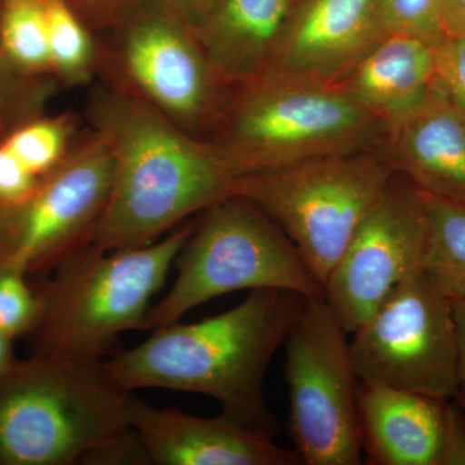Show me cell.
Returning <instances> with one entry per match:
<instances>
[{"mask_svg": "<svg viewBox=\"0 0 465 465\" xmlns=\"http://www.w3.org/2000/svg\"><path fill=\"white\" fill-rule=\"evenodd\" d=\"M87 115L113 158L112 189L88 242L145 246L234 194L238 174L213 143L177 127L114 79L97 85Z\"/></svg>", "mask_w": 465, "mask_h": 465, "instance_id": "1", "label": "cell"}, {"mask_svg": "<svg viewBox=\"0 0 465 465\" xmlns=\"http://www.w3.org/2000/svg\"><path fill=\"white\" fill-rule=\"evenodd\" d=\"M302 299L291 291L253 290L224 313L157 327L104 365L130 393L163 388L204 394L220 403L222 414L273 439L278 423L265 401V375Z\"/></svg>", "mask_w": 465, "mask_h": 465, "instance_id": "2", "label": "cell"}, {"mask_svg": "<svg viewBox=\"0 0 465 465\" xmlns=\"http://www.w3.org/2000/svg\"><path fill=\"white\" fill-rule=\"evenodd\" d=\"M103 361L38 356L0 375V464L69 465L133 428Z\"/></svg>", "mask_w": 465, "mask_h": 465, "instance_id": "3", "label": "cell"}, {"mask_svg": "<svg viewBox=\"0 0 465 465\" xmlns=\"http://www.w3.org/2000/svg\"><path fill=\"white\" fill-rule=\"evenodd\" d=\"M210 140L238 174L385 149L388 127L336 85L259 75L222 106Z\"/></svg>", "mask_w": 465, "mask_h": 465, "instance_id": "4", "label": "cell"}, {"mask_svg": "<svg viewBox=\"0 0 465 465\" xmlns=\"http://www.w3.org/2000/svg\"><path fill=\"white\" fill-rule=\"evenodd\" d=\"M194 226L179 225L145 246L106 251L85 242L67 253L38 295L39 354L103 361L122 332L145 330L153 296Z\"/></svg>", "mask_w": 465, "mask_h": 465, "instance_id": "5", "label": "cell"}, {"mask_svg": "<svg viewBox=\"0 0 465 465\" xmlns=\"http://www.w3.org/2000/svg\"><path fill=\"white\" fill-rule=\"evenodd\" d=\"M176 259L177 278L152 305L145 330L166 326L203 302L240 290H284L323 296L299 250L249 198L232 194L203 211Z\"/></svg>", "mask_w": 465, "mask_h": 465, "instance_id": "6", "label": "cell"}, {"mask_svg": "<svg viewBox=\"0 0 465 465\" xmlns=\"http://www.w3.org/2000/svg\"><path fill=\"white\" fill-rule=\"evenodd\" d=\"M396 173L384 149L362 150L242 174L234 194L258 204L283 229L324 287Z\"/></svg>", "mask_w": 465, "mask_h": 465, "instance_id": "7", "label": "cell"}, {"mask_svg": "<svg viewBox=\"0 0 465 465\" xmlns=\"http://www.w3.org/2000/svg\"><path fill=\"white\" fill-rule=\"evenodd\" d=\"M348 335L323 296L304 298L283 342L289 432L302 464L362 463Z\"/></svg>", "mask_w": 465, "mask_h": 465, "instance_id": "8", "label": "cell"}, {"mask_svg": "<svg viewBox=\"0 0 465 465\" xmlns=\"http://www.w3.org/2000/svg\"><path fill=\"white\" fill-rule=\"evenodd\" d=\"M358 381L454 400L459 391L454 302L423 271L410 275L351 333Z\"/></svg>", "mask_w": 465, "mask_h": 465, "instance_id": "9", "label": "cell"}, {"mask_svg": "<svg viewBox=\"0 0 465 465\" xmlns=\"http://www.w3.org/2000/svg\"><path fill=\"white\" fill-rule=\"evenodd\" d=\"M115 29L119 82L194 136L215 122L223 87L192 18L174 0H148Z\"/></svg>", "mask_w": 465, "mask_h": 465, "instance_id": "10", "label": "cell"}, {"mask_svg": "<svg viewBox=\"0 0 465 465\" xmlns=\"http://www.w3.org/2000/svg\"><path fill=\"white\" fill-rule=\"evenodd\" d=\"M430 228L424 193L396 173L323 287L324 300L349 335L401 282L423 271Z\"/></svg>", "mask_w": 465, "mask_h": 465, "instance_id": "11", "label": "cell"}, {"mask_svg": "<svg viewBox=\"0 0 465 465\" xmlns=\"http://www.w3.org/2000/svg\"><path fill=\"white\" fill-rule=\"evenodd\" d=\"M113 158L108 143L92 134L39 177L33 194L12 206L0 235V262L34 271L58 262L88 242L108 202Z\"/></svg>", "mask_w": 465, "mask_h": 465, "instance_id": "12", "label": "cell"}, {"mask_svg": "<svg viewBox=\"0 0 465 465\" xmlns=\"http://www.w3.org/2000/svg\"><path fill=\"white\" fill-rule=\"evenodd\" d=\"M384 34L379 0H295L259 75L336 85Z\"/></svg>", "mask_w": 465, "mask_h": 465, "instance_id": "13", "label": "cell"}, {"mask_svg": "<svg viewBox=\"0 0 465 465\" xmlns=\"http://www.w3.org/2000/svg\"><path fill=\"white\" fill-rule=\"evenodd\" d=\"M128 414L150 464H302L295 450L281 448L271 437L251 430L224 414L202 418L177 409H158L134 397H130Z\"/></svg>", "mask_w": 465, "mask_h": 465, "instance_id": "14", "label": "cell"}, {"mask_svg": "<svg viewBox=\"0 0 465 465\" xmlns=\"http://www.w3.org/2000/svg\"><path fill=\"white\" fill-rule=\"evenodd\" d=\"M450 400L358 384V425L367 463L439 465Z\"/></svg>", "mask_w": 465, "mask_h": 465, "instance_id": "15", "label": "cell"}, {"mask_svg": "<svg viewBox=\"0 0 465 465\" xmlns=\"http://www.w3.org/2000/svg\"><path fill=\"white\" fill-rule=\"evenodd\" d=\"M384 152L425 194L465 206V116L436 90L388 127Z\"/></svg>", "mask_w": 465, "mask_h": 465, "instance_id": "16", "label": "cell"}, {"mask_svg": "<svg viewBox=\"0 0 465 465\" xmlns=\"http://www.w3.org/2000/svg\"><path fill=\"white\" fill-rule=\"evenodd\" d=\"M295 0H213L194 23L223 88L249 84L264 70Z\"/></svg>", "mask_w": 465, "mask_h": 465, "instance_id": "17", "label": "cell"}, {"mask_svg": "<svg viewBox=\"0 0 465 465\" xmlns=\"http://www.w3.org/2000/svg\"><path fill=\"white\" fill-rule=\"evenodd\" d=\"M391 127L432 96L434 43L387 33L336 84Z\"/></svg>", "mask_w": 465, "mask_h": 465, "instance_id": "18", "label": "cell"}, {"mask_svg": "<svg viewBox=\"0 0 465 465\" xmlns=\"http://www.w3.org/2000/svg\"><path fill=\"white\" fill-rule=\"evenodd\" d=\"M425 198L430 228L423 272L443 296L455 302L465 296V206L430 194Z\"/></svg>", "mask_w": 465, "mask_h": 465, "instance_id": "19", "label": "cell"}, {"mask_svg": "<svg viewBox=\"0 0 465 465\" xmlns=\"http://www.w3.org/2000/svg\"><path fill=\"white\" fill-rule=\"evenodd\" d=\"M0 51L23 72L52 75L45 0H3Z\"/></svg>", "mask_w": 465, "mask_h": 465, "instance_id": "20", "label": "cell"}, {"mask_svg": "<svg viewBox=\"0 0 465 465\" xmlns=\"http://www.w3.org/2000/svg\"><path fill=\"white\" fill-rule=\"evenodd\" d=\"M52 75L67 84L90 82L99 61L90 29L67 0H45Z\"/></svg>", "mask_w": 465, "mask_h": 465, "instance_id": "21", "label": "cell"}, {"mask_svg": "<svg viewBox=\"0 0 465 465\" xmlns=\"http://www.w3.org/2000/svg\"><path fill=\"white\" fill-rule=\"evenodd\" d=\"M73 131L70 116L42 115L18 127L2 143L30 173L42 177L66 157Z\"/></svg>", "mask_w": 465, "mask_h": 465, "instance_id": "22", "label": "cell"}, {"mask_svg": "<svg viewBox=\"0 0 465 465\" xmlns=\"http://www.w3.org/2000/svg\"><path fill=\"white\" fill-rule=\"evenodd\" d=\"M54 90V76L23 72L0 51V143L21 125L45 115Z\"/></svg>", "mask_w": 465, "mask_h": 465, "instance_id": "23", "label": "cell"}, {"mask_svg": "<svg viewBox=\"0 0 465 465\" xmlns=\"http://www.w3.org/2000/svg\"><path fill=\"white\" fill-rule=\"evenodd\" d=\"M25 274L0 262V331L12 339L35 330L41 318V300L27 286Z\"/></svg>", "mask_w": 465, "mask_h": 465, "instance_id": "24", "label": "cell"}, {"mask_svg": "<svg viewBox=\"0 0 465 465\" xmlns=\"http://www.w3.org/2000/svg\"><path fill=\"white\" fill-rule=\"evenodd\" d=\"M387 33H403L436 43L446 35L440 0H379Z\"/></svg>", "mask_w": 465, "mask_h": 465, "instance_id": "25", "label": "cell"}, {"mask_svg": "<svg viewBox=\"0 0 465 465\" xmlns=\"http://www.w3.org/2000/svg\"><path fill=\"white\" fill-rule=\"evenodd\" d=\"M436 90L465 116V35H443L434 43Z\"/></svg>", "mask_w": 465, "mask_h": 465, "instance_id": "26", "label": "cell"}, {"mask_svg": "<svg viewBox=\"0 0 465 465\" xmlns=\"http://www.w3.org/2000/svg\"><path fill=\"white\" fill-rule=\"evenodd\" d=\"M38 182L39 177L0 143V204L23 203L35 191Z\"/></svg>", "mask_w": 465, "mask_h": 465, "instance_id": "27", "label": "cell"}, {"mask_svg": "<svg viewBox=\"0 0 465 465\" xmlns=\"http://www.w3.org/2000/svg\"><path fill=\"white\" fill-rule=\"evenodd\" d=\"M88 27L118 26L131 12L148 0H67Z\"/></svg>", "mask_w": 465, "mask_h": 465, "instance_id": "28", "label": "cell"}, {"mask_svg": "<svg viewBox=\"0 0 465 465\" xmlns=\"http://www.w3.org/2000/svg\"><path fill=\"white\" fill-rule=\"evenodd\" d=\"M439 465H465V414L455 401L446 412Z\"/></svg>", "mask_w": 465, "mask_h": 465, "instance_id": "29", "label": "cell"}, {"mask_svg": "<svg viewBox=\"0 0 465 465\" xmlns=\"http://www.w3.org/2000/svg\"><path fill=\"white\" fill-rule=\"evenodd\" d=\"M443 30L448 35H465V0H440Z\"/></svg>", "mask_w": 465, "mask_h": 465, "instance_id": "30", "label": "cell"}, {"mask_svg": "<svg viewBox=\"0 0 465 465\" xmlns=\"http://www.w3.org/2000/svg\"><path fill=\"white\" fill-rule=\"evenodd\" d=\"M454 318L458 341V394L465 397V296L454 302Z\"/></svg>", "mask_w": 465, "mask_h": 465, "instance_id": "31", "label": "cell"}, {"mask_svg": "<svg viewBox=\"0 0 465 465\" xmlns=\"http://www.w3.org/2000/svg\"><path fill=\"white\" fill-rule=\"evenodd\" d=\"M174 2L188 14V16L192 18L193 24H194L206 14L213 0H174Z\"/></svg>", "mask_w": 465, "mask_h": 465, "instance_id": "32", "label": "cell"}, {"mask_svg": "<svg viewBox=\"0 0 465 465\" xmlns=\"http://www.w3.org/2000/svg\"><path fill=\"white\" fill-rule=\"evenodd\" d=\"M12 341L14 339L11 336L0 331V375L8 371L16 362L14 358V351H12Z\"/></svg>", "mask_w": 465, "mask_h": 465, "instance_id": "33", "label": "cell"}, {"mask_svg": "<svg viewBox=\"0 0 465 465\" xmlns=\"http://www.w3.org/2000/svg\"><path fill=\"white\" fill-rule=\"evenodd\" d=\"M11 210L12 206H8V204H0V235H2L3 232H5L9 215H11Z\"/></svg>", "mask_w": 465, "mask_h": 465, "instance_id": "34", "label": "cell"}, {"mask_svg": "<svg viewBox=\"0 0 465 465\" xmlns=\"http://www.w3.org/2000/svg\"><path fill=\"white\" fill-rule=\"evenodd\" d=\"M455 402H457V405L460 407L461 411L465 414V397L461 396V394H457L454 399Z\"/></svg>", "mask_w": 465, "mask_h": 465, "instance_id": "35", "label": "cell"}, {"mask_svg": "<svg viewBox=\"0 0 465 465\" xmlns=\"http://www.w3.org/2000/svg\"><path fill=\"white\" fill-rule=\"evenodd\" d=\"M0 7H2V0H0Z\"/></svg>", "mask_w": 465, "mask_h": 465, "instance_id": "36", "label": "cell"}, {"mask_svg": "<svg viewBox=\"0 0 465 465\" xmlns=\"http://www.w3.org/2000/svg\"><path fill=\"white\" fill-rule=\"evenodd\" d=\"M2 2H3V0H2Z\"/></svg>", "mask_w": 465, "mask_h": 465, "instance_id": "37", "label": "cell"}]
</instances>
